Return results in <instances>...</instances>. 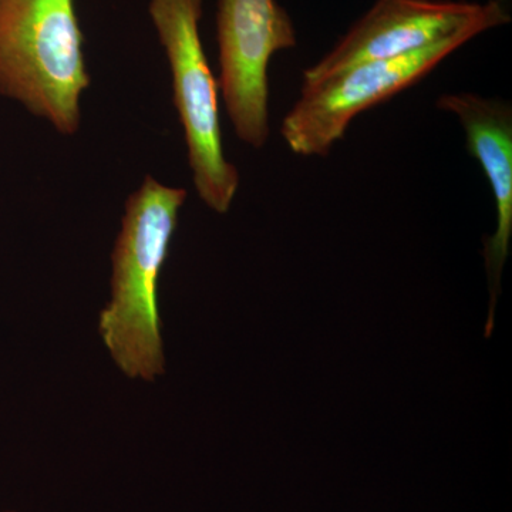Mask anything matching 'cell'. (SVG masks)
Returning <instances> with one entry per match:
<instances>
[{"mask_svg":"<svg viewBox=\"0 0 512 512\" xmlns=\"http://www.w3.org/2000/svg\"><path fill=\"white\" fill-rule=\"evenodd\" d=\"M187 195L147 175L126 202L111 255V299L100 312L99 332L130 379L154 382L165 373L158 282Z\"/></svg>","mask_w":512,"mask_h":512,"instance_id":"obj_1","label":"cell"},{"mask_svg":"<svg viewBox=\"0 0 512 512\" xmlns=\"http://www.w3.org/2000/svg\"><path fill=\"white\" fill-rule=\"evenodd\" d=\"M92 77L74 0H0V94L70 137Z\"/></svg>","mask_w":512,"mask_h":512,"instance_id":"obj_2","label":"cell"},{"mask_svg":"<svg viewBox=\"0 0 512 512\" xmlns=\"http://www.w3.org/2000/svg\"><path fill=\"white\" fill-rule=\"evenodd\" d=\"M204 0H150L148 13L167 56L173 103L187 144L195 191L218 214H227L239 187L237 167L222 143L220 84L202 46Z\"/></svg>","mask_w":512,"mask_h":512,"instance_id":"obj_3","label":"cell"},{"mask_svg":"<svg viewBox=\"0 0 512 512\" xmlns=\"http://www.w3.org/2000/svg\"><path fill=\"white\" fill-rule=\"evenodd\" d=\"M481 33L480 28L461 30L409 55L355 64L319 82L302 84L301 97L282 123L289 150L302 157L326 156L360 113L419 83Z\"/></svg>","mask_w":512,"mask_h":512,"instance_id":"obj_4","label":"cell"},{"mask_svg":"<svg viewBox=\"0 0 512 512\" xmlns=\"http://www.w3.org/2000/svg\"><path fill=\"white\" fill-rule=\"evenodd\" d=\"M220 92L239 140L262 148L269 126L272 56L296 46L291 16L276 0H218Z\"/></svg>","mask_w":512,"mask_h":512,"instance_id":"obj_5","label":"cell"},{"mask_svg":"<svg viewBox=\"0 0 512 512\" xmlns=\"http://www.w3.org/2000/svg\"><path fill=\"white\" fill-rule=\"evenodd\" d=\"M501 0L484 3L453 0H376L335 47L303 73V84L355 64L393 59L417 52L470 28L484 32L510 22Z\"/></svg>","mask_w":512,"mask_h":512,"instance_id":"obj_6","label":"cell"},{"mask_svg":"<svg viewBox=\"0 0 512 512\" xmlns=\"http://www.w3.org/2000/svg\"><path fill=\"white\" fill-rule=\"evenodd\" d=\"M437 107L454 114L466 131L467 148L483 168L495 202L497 224L483 239L485 271L490 288V308L484 335L495 325V306L501 292V276L510 255L512 237V109L507 101L487 99L474 93H446Z\"/></svg>","mask_w":512,"mask_h":512,"instance_id":"obj_7","label":"cell"},{"mask_svg":"<svg viewBox=\"0 0 512 512\" xmlns=\"http://www.w3.org/2000/svg\"><path fill=\"white\" fill-rule=\"evenodd\" d=\"M6 512H15V511H6Z\"/></svg>","mask_w":512,"mask_h":512,"instance_id":"obj_8","label":"cell"}]
</instances>
